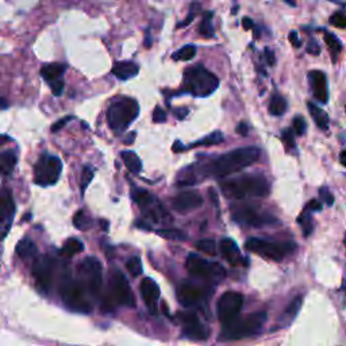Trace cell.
Listing matches in <instances>:
<instances>
[{"label":"cell","instance_id":"46","mask_svg":"<svg viewBox=\"0 0 346 346\" xmlns=\"http://www.w3.org/2000/svg\"><path fill=\"white\" fill-rule=\"evenodd\" d=\"M153 122L154 123H162L167 120V112L161 107H156L153 111Z\"/></svg>","mask_w":346,"mask_h":346},{"label":"cell","instance_id":"4","mask_svg":"<svg viewBox=\"0 0 346 346\" xmlns=\"http://www.w3.org/2000/svg\"><path fill=\"white\" fill-rule=\"evenodd\" d=\"M139 115V105L130 97H120L112 101L107 110V122L115 133L126 130Z\"/></svg>","mask_w":346,"mask_h":346},{"label":"cell","instance_id":"57","mask_svg":"<svg viewBox=\"0 0 346 346\" xmlns=\"http://www.w3.org/2000/svg\"><path fill=\"white\" fill-rule=\"evenodd\" d=\"M11 138L7 137V135H0V144H4V142H10Z\"/></svg>","mask_w":346,"mask_h":346},{"label":"cell","instance_id":"13","mask_svg":"<svg viewBox=\"0 0 346 346\" xmlns=\"http://www.w3.org/2000/svg\"><path fill=\"white\" fill-rule=\"evenodd\" d=\"M16 207L12 192L8 188L0 190V241L7 237L11 230Z\"/></svg>","mask_w":346,"mask_h":346},{"label":"cell","instance_id":"49","mask_svg":"<svg viewBox=\"0 0 346 346\" xmlns=\"http://www.w3.org/2000/svg\"><path fill=\"white\" fill-rule=\"evenodd\" d=\"M264 56H265V60H267V64L271 65V67H273V65L276 64V56H275V52H273V49L265 48Z\"/></svg>","mask_w":346,"mask_h":346},{"label":"cell","instance_id":"5","mask_svg":"<svg viewBox=\"0 0 346 346\" xmlns=\"http://www.w3.org/2000/svg\"><path fill=\"white\" fill-rule=\"evenodd\" d=\"M267 320V313H254L246 318H237L231 323L223 326L222 331V339L227 341H237V339H243L248 337H254L261 331Z\"/></svg>","mask_w":346,"mask_h":346},{"label":"cell","instance_id":"29","mask_svg":"<svg viewBox=\"0 0 346 346\" xmlns=\"http://www.w3.org/2000/svg\"><path fill=\"white\" fill-rule=\"evenodd\" d=\"M131 197H133V200L139 206V209L145 210L146 207H149L150 205H153L156 199L153 195H150L148 191L145 190H139V188H135L133 192H131Z\"/></svg>","mask_w":346,"mask_h":346},{"label":"cell","instance_id":"38","mask_svg":"<svg viewBox=\"0 0 346 346\" xmlns=\"http://www.w3.org/2000/svg\"><path fill=\"white\" fill-rule=\"evenodd\" d=\"M196 249H199L203 253L209 254V256H216V243L214 239H200L195 243Z\"/></svg>","mask_w":346,"mask_h":346},{"label":"cell","instance_id":"3","mask_svg":"<svg viewBox=\"0 0 346 346\" xmlns=\"http://www.w3.org/2000/svg\"><path fill=\"white\" fill-rule=\"evenodd\" d=\"M219 87V78L201 65L187 68L182 75V90L195 97H207Z\"/></svg>","mask_w":346,"mask_h":346},{"label":"cell","instance_id":"31","mask_svg":"<svg viewBox=\"0 0 346 346\" xmlns=\"http://www.w3.org/2000/svg\"><path fill=\"white\" fill-rule=\"evenodd\" d=\"M324 41H326L329 49H330L333 63H337L339 53L342 52V44L339 42V39L335 37L334 34L329 33V31H324Z\"/></svg>","mask_w":346,"mask_h":346},{"label":"cell","instance_id":"39","mask_svg":"<svg viewBox=\"0 0 346 346\" xmlns=\"http://www.w3.org/2000/svg\"><path fill=\"white\" fill-rule=\"evenodd\" d=\"M126 268H127V271L130 272V275L133 276V277H138V276L142 273L141 258L137 256L130 257L126 262Z\"/></svg>","mask_w":346,"mask_h":346},{"label":"cell","instance_id":"54","mask_svg":"<svg viewBox=\"0 0 346 346\" xmlns=\"http://www.w3.org/2000/svg\"><path fill=\"white\" fill-rule=\"evenodd\" d=\"M248 131H249V127H248V125H246L245 122L239 123L238 127H237V133H239L242 137H246V135H248Z\"/></svg>","mask_w":346,"mask_h":346},{"label":"cell","instance_id":"19","mask_svg":"<svg viewBox=\"0 0 346 346\" xmlns=\"http://www.w3.org/2000/svg\"><path fill=\"white\" fill-rule=\"evenodd\" d=\"M309 84L311 93L319 103H328L329 101V87L328 77L323 72L311 71L309 73Z\"/></svg>","mask_w":346,"mask_h":346},{"label":"cell","instance_id":"41","mask_svg":"<svg viewBox=\"0 0 346 346\" xmlns=\"http://www.w3.org/2000/svg\"><path fill=\"white\" fill-rule=\"evenodd\" d=\"M93 179V169L91 167H84L82 172V180H80V188H82V194L84 195L87 187L90 186V182Z\"/></svg>","mask_w":346,"mask_h":346},{"label":"cell","instance_id":"51","mask_svg":"<svg viewBox=\"0 0 346 346\" xmlns=\"http://www.w3.org/2000/svg\"><path fill=\"white\" fill-rule=\"evenodd\" d=\"M322 207H323V206H322V203H320L319 200H315V199H314V200H311L309 205L306 206L304 210H307V211H310V212L320 211V210H322Z\"/></svg>","mask_w":346,"mask_h":346},{"label":"cell","instance_id":"11","mask_svg":"<svg viewBox=\"0 0 346 346\" xmlns=\"http://www.w3.org/2000/svg\"><path fill=\"white\" fill-rule=\"evenodd\" d=\"M110 300L114 306H127V307H134L135 298L129 280L122 272L115 271L111 277V292H110Z\"/></svg>","mask_w":346,"mask_h":346},{"label":"cell","instance_id":"26","mask_svg":"<svg viewBox=\"0 0 346 346\" xmlns=\"http://www.w3.org/2000/svg\"><path fill=\"white\" fill-rule=\"evenodd\" d=\"M309 111L311 114V118L314 119V122L316 123V126L322 129V130H328L329 129V123H330V118L326 112L322 110L320 107H318L316 105H314L313 101H309Z\"/></svg>","mask_w":346,"mask_h":346},{"label":"cell","instance_id":"56","mask_svg":"<svg viewBox=\"0 0 346 346\" xmlns=\"http://www.w3.org/2000/svg\"><path fill=\"white\" fill-rule=\"evenodd\" d=\"M345 156H346V152H345V150H342V152H341V154H339V161H341V165H342V167H346Z\"/></svg>","mask_w":346,"mask_h":346},{"label":"cell","instance_id":"14","mask_svg":"<svg viewBox=\"0 0 346 346\" xmlns=\"http://www.w3.org/2000/svg\"><path fill=\"white\" fill-rule=\"evenodd\" d=\"M233 219L237 223L242 225V226L250 227H261L264 225H271L277 222L272 215H262V214H260L256 209L250 207V206H241V207L233 209Z\"/></svg>","mask_w":346,"mask_h":346},{"label":"cell","instance_id":"9","mask_svg":"<svg viewBox=\"0 0 346 346\" xmlns=\"http://www.w3.org/2000/svg\"><path fill=\"white\" fill-rule=\"evenodd\" d=\"M186 267L191 275L194 277H199V279L220 281L226 276V271L222 265L218 264V262L206 261L205 258H201L200 256L194 253H191L187 257Z\"/></svg>","mask_w":346,"mask_h":346},{"label":"cell","instance_id":"24","mask_svg":"<svg viewBox=\"0 0 346 346\" xmlns=\"http://www.w3.org/2000/svg\"><path fill=\"white\" fill-rule=\"evenodd\" d=\"M16 254L22 260H33V258L37 257L38 248L30 238H23L16 245Z\"/></svg>","mask_w":346,"mask_h":346},{"label":"cell","instance_id":"1","mask_svg":"<svg viewBox=\"0 0 346 346\" xmlns=\"http://www.w3.org/2000/svg\"><path fill=\"white\" fill-rule=\"evenodd\" d=\"M260 158V149L254 146L241 148V149L231 150L222 156L212 158V160L203 162V164L192 165L191 169L197 177H216L223 179L226 176L233 175L235 172L241 171L243 168L250 167Z\"/></svg>","mask_w":346,"mask_h":346},{"label":"cell","instance_id":"15","mask_svg":"<svg viewBox=\"0 0 346 346\" xmlns=\"http://www.w3.org/2000/svg\"><path fill=\"white\" fill-rule=\"evenodd\" d=\"M67 71V67L64 64L53 63L46 64L41 68V76L45 78L50 90H52L54 96H60L65 88V83H64V73Z\"/></svg>","mask_w":346,"mask_h":346},{"label":"cell","instance_id":"32","mask_svg":"<svg viewBox=\"0 0 346 346\" xmlns=\"http://www.w3.org/2000/svg\"><path fill=\"white\" fill-rule=\"evenodd\" d=\"M212 15L214 12L209 11L206 12L201 19L200 25H199V34L205 38H212L215 35V30H214V25H212Z\"/></svg>","mask_w":346,"mask_h":346},{"label":"cell","instance_id":"33","mask_svg":"<svg viewBox=\"0 0 346 346\" xmlns=\"http://www.w3.org/2000/svg\"><path fill=\"white\" fill-rule=\"evenodd\" d=\"M83 250H84V243H83L80 239L69 238L65 243H64L61 253L65 257H72L75 256V254L82 253Z\"/></svg>","mask_w":346,"mask_h":346},{"label":"cell","instance_id":"34","mask_svg":"<svg viewBox=\"0 0 346 346\" xmlns=\"http://www.w3.org/2000/svg\"><path fill=\"white\" fill-rule=\"evenodd\" d=\"M197 49L195 45H186L179 49L177 52L172 54V58L175 61H190L196 56Z\"/></svg>","mask_w":346,"mask_h":346},{"label":"cell","instance_id":"28","mask_svg":"<svg viewBox=\"0 0 346 346\" xmlns=\"http://www.w3.org/2000/svg\"><path fill=\"white\" fill-rule=\"evenodd\" d=\"M120 157H122L123 162H125L126 168L131 173L138 175L142 171L141 160H139V157L134 152H131V150H123V152H120Z\"/></svg>","mask_w":346,"mask_h":346},{"label":"cell","instance_id":"18","mask_svg":"<svg viewBox=\"0 0 346 346\" xmlns=\"http://www.w3.org/2000/svg\"><path fill=\"white\" fill-rule=\"evenodd\" d=\"M203 205V197L196 191H184L172 199V207L180 214L194 211Z\"/></svg>","mask_w":346,"mask_h":346},{"label":"cell","instance_id":"48","mask_svg":"<svg viewBox=\"0 0 346 346\" xmlns=\"http://www.w3.org/2000/svg\"><path fill=\"white\" fill-rule=\"evenodd\" d=\"M72 119H73V116L69 115V116H65V118H63V119L57 120V122L54 123V125H53V126H52V131H53V133H57V131L61 130L63 127L67 126V123L71 122Z\"/></svg>","mask_w":346,"mask_h":346},{"label":"cell","instance_id":"36","mask_svg":"<svg viewBox=\"0 0 346 346\" xmlns=\"http://www.w3.org/2000/svg\"><path fill=\"white\" fill-rule=\"evenodd\" d=\"M73 225L77 227L78 230H88L91 227V225H92V220H91V218L87 215L86 212L83 211V210H80V211L76 212L75 216H73Z\"/></svg>","mask_w":346,"mask_h":346},{"label":"cell","instance_id":"20","mask_svg":"<svg viewBox=\"0 0 346 346\" xmlns=\"http://www.w3.org/2000/svg\"><path fill=\"white\" fill-rule=\"evenodd\" d=\"M139 291H141L142 298L144 301L148 306V309L152 314L157 313V303L160 299V287L157 286V283L150 277H145L144 281L139 286Z\"/></svg>","mask_w":346,"mask_h":346},{"label":"cell","instance_id":"59","mask_svg":"<svg viewBox=\"0 0 346 346\" xmlns=\"http://www.w3.org/2000/svg\"><path fill=\"white\" fill-rule=\"evenodd\" d=\"M101 226H103L105 230H107V223H106V220H101Z\"/></svg>","mask_w":346,"mask_h":346},{"label":"cell","instance_id":"45","mask_svg":"<svg viewBox=\"0 0 346 346\" xmlns=\"http://www.w3.org/2000/svg\"><path fill=\"white\" fill-rule=\"evenodd\" d=\"M199 10H200V6H199V4H192V7H191V11H190V14H188V18L186 19V21H184V22H181V23H179V25H177V27H182V26H187V25H190L191 22H192V19L195 18V15H196L197 14V11H199Z\"/></svg>","mask_w":346,"mask_h":346},{"label":"cell","instance_id":"44","mask_svg":"<svg viewBox=\"0 0 346 346\" xmlns=\"http://www.w3.org/2000/svg\"><path fill=\"white\" fill-rule=\"evenodd\" d=\"M292 127H294L296 135H304L306 131H307V123H306L303 116H295L294 120H292Z\"/></svg>","mask_w":346,"mask_h":346},{"label":"cell","instance_id":"10","mask_svg":"<svg viewBox=\"0 0 346 346\" xmlns=\"http://www.w3.org/2000/svg\"><path fill=\"white\" fill-rule=\"evenodd\" d=\"M242 306H243V296L239 292H235V291L225 292L218 300V307H216L220 323L226 326L239 318Z\"/></svg>","mask_w":346,"mask_h":346},{"label":"cell","instance_id":"53","mask_svg":"<svg viewBox=\"0 0 346 346\" xmlns=\"http://www.w3.org/2000/svg\"><path fill=\"white\" fill-rule=\"evenodd\" d=\"M242 26L245 30H253L254 29V22L249 16H245V18L242 19Z\"/></svg>","mask_w":346,"mask_h":346},{"label":"cell","instance_id":"47","mask_svg":"<svg viewBox=\"0 0 346 346\" xmlns=\"http://www.w3.org/2000/svg\"><path fill=\"white\" fill-rule=\"evenodd\" d=\"M319 195H320V199H322L326 205L333 206V203H334V196L331 195V192L328 190V188H320Z\"/></svg>","mask_w":346,"mask_h":346},{"label":"cell","instance_id":"37","mask_svg":"<svg viewBox=\"0 0 346 346\" xmlns=\"http://www.w3.org/2000/svg\"><path fill=\"white\" fill-rule=\"evenodd\" d=\"M298 222L301 226V229H303V234H304L306 237H309L314 229L313 219H311V212L304 210V211L300 214V216L298 218Z\"/></svg>","mask_w":346,"mask_h":346},{"label":"cell","instance_id":"12","mask_svg":"<svg viewBox=\"0 0 346 346\" xmlns=\"http://www.w3.org/2000/svg\"><path fill=\"white\" fill-rule=\"evenodd\" d=\"M78 272L83 276L84 281H87V287L92 295H99L103 280V267L96 257H87L78 265Z\"/></svg>","mask_w":346,"mask_h":346},{"label":"cell","instance_id":"21","mask_svg":"<svg viewBox=\"0 0 346 346\" xmlns=\"http://www.w3.org/2000/svg\"><path fill=\"white\" fill-rule=\"evenodd\" d=\"M177 299L184 307H192L201 299V291L191 283H182L177 287Z\"/></svg>","mask_w":346,"mask_h":346},{"label":"cell","instance_id":"16","mask_svg":"<svg viewBox=\"0 0 346 346\" xmlns=\"http://www.w3.org/2000/svg\"><path fill=\"white\" fill-rule=\"evenodd\" d=\"M53 272L54 262L49 256H41L35 258L33 264V276L37 280V284L44 291H49L53 283Z\"/></svg>","mask_w":346,"mask_h":346},{"label":"cell","instance_id":"8","mask_svg":"<svg viewBox=\"0 0 346 346\" xmlns=\"http://www.w3.org/2000/svg\"><path fill=\"white\" fill-rule=\"evenodd\" d=\"M60 295L64 303L73 311L88 314L92 310V306L86 298L84 286L72 279H64L60 287Z\"/></svg>","mask_w":346,"mask_h":346},{"label":"cell","instance_id":"52","mask_svg":"<svg viewBox=\"0 0 346 346\" xmlns=\"http://www.w3.org/2000/svg\"><path fill=\"white\" fill-rule=\"evenodd\" d=\"M288 38H290V42L292 44V46H295V48H300L301 41L299 39V35L296 31H291V33L288 34Z\"/></svg>","mask_w":346,"mask_h":346},{"label":"cell","instance_id":"2","mask_svg":"<svg viewBox=\"0 0 346 346\" xmlns=\"http://www.w3.org/2000/svg\"><path fill=\"white\" fill-rule=\"evenodd\" d=\"M222 194L229 199L241 200L246 196L265 197L269 195V182L264 176L249 175L241 179L226 180L220 182Z\"/></svg>","mask_w":346,"mask_h":346},{"label":"cell","instance_id":"50","mask_svg":"<svg viewBox=\"0 0 346 346\" xmlns=\"http://www.w3.org/2000/svg\"><path fill=\"white\" fill-rule=\"evenodd\" d=\"M306 50H307V53H310V54H315V56H318L320 53L319 45H318L314 39H311V41L309 42V45H307Z\"/></svg>","mask_w":346,"mask_h":346},{"label":"cell","instance_id":"43","mask_svg":"<svg viewBox=\"0 0 346 346\" xmlns=\"http://www.w3.org/2000/svg\"><path fill=\"white\" fill-rule=\"evenodd\" d=\"M330 25L338 27V29H345L346 27L345 12H343L342 10H341V11L334 12V14L330 16Z\"/></svg>","mask_w":346,"mask_h":346},{"label":"cell","instance_id":"6","mask_svg":"<svg viewBox=\"0 0 346 346\" xmlns=\"http://www.w3.org/2000/svg\"><path fill=\"white\" fill-rule=\"evenodd\" d=\"M245 248L252 253L268 260L281 261L294 252L296 245L292 242H272L261 238H249L245 242Z\"/></svg>","mask_w":346,"mask_h":346},{"label":"cell","instance_id":"7","mask_svg":"<svg viewBox=\"0 0 346 346\" xmlns=\"http://www.w3.org/2000/svg\"><path fill=\"white\" fill-rule=\"evenodd\" d=\"M63 172V162L57 156L53 154H42L34 165V182L37 186L49 187L54 186L60 179Z\"/></svg>","mask_w":346,"mask_h":346},{"label":"cell","instance_id":"55","mask_svg":"<svg viewBox=\"0 0 346 346\" xmlns=\"http://www.w3.org/2000/svg\"><path fill=\"white\" fill-rule=\"evenodd\" d=\"M8 108V101L4 97H0V110H6Z\"/></svg>","mask_w":346,"mask_h":346},{"label":"cell","instance_id":"35","mask_svg":"<svg viewBox=\"0 0 346 346\" xmlns=\"http://www.w3.org/2000/svg\"><path fill=\"white\" fill-rule=\"evenodd\" d=\"M222 142H223V134H222L220 131H215V133H212V134L199 139V141L192 144V145H190L188 148H197V146H212V145H218V144H222Z\"/></svg>","mask_w":346,"mask_h":346},{"label":"cell","instance_id":"23","mask_svg":"<svg viewBox=\"0 0 346 346\" xmlns=\"http://www.w3.org/2000/svg\"><path fill=\"white\" fill-rule=\"evenodd\" d=\"M112 75L122 82L135 77L139 72V67L133 61H118L112 67Z\"/></svg>","mask_w":346,"mask_h":346},{"label":"cell","instance_id":"40","mask_svg":"<svg viewBox=\"0 0 346 346\" xmlns=\"http://www.w3.org/2000/svg\"><path fill=\"white\" fill-rule=\"evenodd\" d=\"M157 234L161 235L162 238L167 239H175V241H181L186 239V234L177 229H162V230L157 231Z\"/></svg>","mask_w":346,"mask_h":346},{"label":"cell","instance_id":"25","mask_svg":"<svg viewBox=\"0 0 346 346\" xmlns=\"http://www.w3.org/2000/svg\"><path fill=\"white\" fill-rule=\"evenodd\" d=\"M18 162L16 154L14 150H6L0 153V173L3 176H10L15 169Z\"/></svg>","mask_w":346,"mask_h":346},{"label":"cell","instance_id":"30","mask_svg":"<svg viewBox=\"0 0 346 346\" xmlns=\"http://www.w3.org/2000/svg\"><path fill=\"white\" fill-rule=\"evenodd\" d=\"M288 105H287V100L283 96L280 95H273L271 97V101H269V114L275 116H281L286 114Z\"/></svg>","mask_w":346,"mask_h":346},{"label":"cell","instance_id":"22","mask_svg":"<svg viewBox=\"0 0 346 346\" xmlns=\"http://www.w3.org/2000/svg\"><path fill=\"white\" fill-rule=\"evenodd\" d=\"M219 250L225 260L233 267H239V265L245 264L243 257H242L241 252L238 249V245L235 243L233 239L223 238L219 242Z\"/></svg>","mask_w":346,"mask_h":346},{"label":"cell","instance_id":"42","mask_svg":"<svg viewBox=\"0 0 346 346\" xmlns=\"http://www.w3.org/2000/svg\"><path fill=\"white\" fill-rule=\"evenodd\" d=\"M281 139H283L284 145H286L287 150H295V138L294 133H292V129H284L281 131Z\"/></svg>","mask_w":346,"mask_h":346},{"label":"cell","instance_id":"27","mask_svg":"<svg viewBox=\"0 0 346 346\" xmlns=\"http://www.w3.org/2000/svg\"><path fill=\"white\" fill-rule=\"evenodd\" d=\"M301 301H303V299H301L300 296H298V298L294 299V300L291 301L290 304L287 306V309L284 310V313L281 314V316H280V320H279L280 323H283V326H287V324L291 323V322L296 318L298 313L300 311Z\"/></svg>","mask_w":346,"mask_h":346},{"label":"cell","instance_id":"58","mask_svg":"<svg viewBox=\"0 0 346 346\" xmlns=\"http://www.w3.org/2000/svg\"><path fill=\"white\" fill-rule=\"evenodd\" d=\"M286 2L290 4V6H292V7H295V4H296L295 3V0H286Z\"/></svg>","mask_w":346,"mask_h":346},{"label":"cell","instance_id":"17","mask_svg":"<svg viewBox=\"0 0 346 346\" xmlns=\"http://www.w3.org/2000/svg\"><path fill=\"white\" fill-rule=\"evenodd\" d=\"M180 320L182 324V333L187 338L195 341H205L209 338V330L203 326L197 316L192 313H180Z\"/></svg>","mask_w":346,"mask_h":346}]
</instances>
